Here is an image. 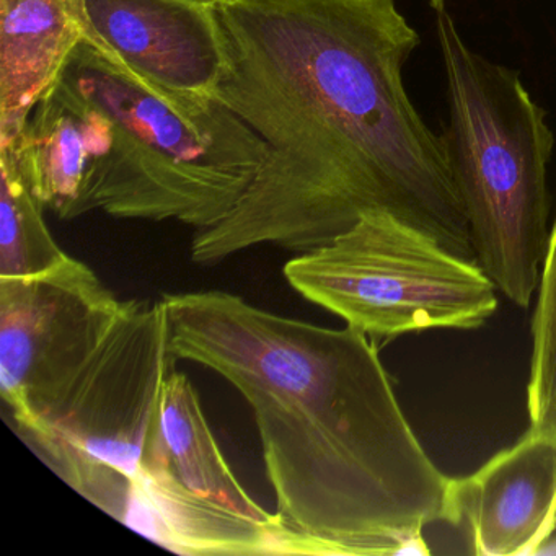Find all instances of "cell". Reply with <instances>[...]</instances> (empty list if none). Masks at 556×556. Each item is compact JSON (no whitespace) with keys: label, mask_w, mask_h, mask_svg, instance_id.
<instances>
[{"label":"cell","mask_w":556,"mask_h":556,"mask_svg":"<svg viewBox=\"0 0 556 556\" xmlns=\"http://www.w3.org/2000/svg\"><path fill=\"white\" fill-rule=\"evenodd\" d=\"M207 2L226 50L216 99L268 154L237 206L197 230L194 263L256 245L312 252L370 210L477 262L444 142L403 84L421 38L395 0Z\"/></svg>","instance_id":"cell-1"},{"label":"cell","mask_w":556,"mask_h":556,"mask_svg":"<svg viewBox=\"0 0 556 556\" xmlns=\"http://www.w3.org/2000/svg\"><path fill=\"white\" fill-rule=\"evenodd\" d=\"M177 359L214 370L255 416L276 514L312 555H429L451 477L419 442L372 338L223 291L165 294Z\"/></svg>","instance_id":"cell-2"},{"label":"cell","mask_w":556,"mask_h":556,"mask_svg":"<svg viewBox=\"0 0 556 556\" xmlns=\"http://www.w3.org/2000/svg\"><path fill=\"white\" fill-rule=\"evenodd\" d=\"M61 79L109 118L112 146L87 214L216 226L242 200L268 149L216 97L165 92L80 41Z\"/></svg>","instance_id":"cell-3"},{"label":"cell","mask_w":556,"mask_h":556,"mask_svg":"<svg viewBox=\"0 0 556 556\" xmlns=\"http://www.w3.org/2000/svg\"><path fill=\"white\" fill-rule=\"evenodd\" d=\"M435 14L448 102L441 138L475 256L497 291L527 308L548 247L555 138L519 74L475 53L445 9Z\"/></svg>","instance_id":"cell-4"},{"label":"cell","mask_w":556,"mask_h":556,"mask_svg":"<svg viewBox=\"0 0 556 556\" xmlns=\"http://www.w3.org/2000/svg\"><path fill=\"white\" fill-rule=\"evenodd\" d=\"M285 278L372 340L475 330L497 311L496 285L477 262L383 210L366 211L327 245L286 263Z\"/></svg>","instance_id":"cell-5"},{"label":"cell","mask_w":556,"mask_h":556,"mask_svg":"<svg viewBox=\"0 0 556 556\" xmlns=\"http://www.w3.org/2000/svg\"><path fill=\"white\" fill-rule=\"evenodd\" d=\"M175 361L164 299L125 301L99 350L50 413L22 431L64 481L119 522Z\"/></svg>","instance_id":"cell-6"},{"label":"cell","mask_w":556,"mask_h":556,"mask_svg":"<svg viewBox=\"0 0 556 556\" xmlns=\"http://www.w3.org/2000/svg\"><path fill=\"white\" fill-rule=\"evenodd\" d=\"M123 304L73 256L40 275L0 278V395L18 431L50 413Z\"/></svg>","instance_id":"cell-7"},{"label":"cell","mask_w":556,"mask_h":556,"mask_svg":"<svg viewBox=\"0 0 556 556\" xmlns=\"http://www.w3.org/2000/svg\"><path fill=\"white\" fill-rule=\"evenodd\" d=\"M84 40L165 92L216 97L226 50L207 0H79Z\"/></svg>","instance_id":"cell-8"},{"label":"cell","mask_w":556,"mask_h":556,"mask_svg":"<svg viewBox=\"0 0 556 556\" xmlns=\"http://www.w3.org/2000/svg\"><path fill=\"white\" fill-rule=\"evenodd\" d=\"M442 520L473 555H539L556 530V435L529 431L467 477L451 478Z\"/></svg>","instance_id":"cell-9"},{"label":"cell","mask_w":556,"mask_h":556,"mask_svg":"<svg viewBox=\"0 0 556 556\" xmlns=\"http://www.w3.org/2000/svg\"><path fill=\"white\" fill-rule=\"evenodd\" d=\"M123 523L180 555H312L285 522L262 523L181 486L157 465L131 481Z\"/></svg>","instance_id":"cell-10"},{"label":"cell","mask_w":556,"mask_h":556,"mask_svg":"<svg viewBox=\"0 0 556 556\" xmlns=\"http://www.w3.org/2000/svg\"><path fill=\"white\" fill-rule=\"evenodd\" d=\"M112 146L109 118L66 80L31 110L21 138L9 149L45 207L60 219L87 214V201Z\"/></svg>","instance_id":"cell-11"},{"label":"cell","mask_w":556,"mask_h":556,"mask_svg":"<svg viewBox=\"0 0 556 556\" xmlns=\"http://www.w3.org/2000/svg\"><path fill=\"white\" fill-rule=\"evenodd\" d=\"M83 40L79 0H0V148L18 141Z\"/></svg>","instance_id":"cell-12"},{"label":"cell","mask_w":556,"mask_h":556,"mask_svg":"<svg viewBox=\"0 0 556 556\" xmlns=\"http://www.w3.org/2000/svg\"><path fill=\"white\" fill-rule=\"evenodd\" d=\"M164 468L191 493L229 507L262 523L281 522L260 506L237 480L201 406L200 395L184 372L172 370L162 389L157 425L142 465Z\"/></svg>","instance_id":"cell-13"},{"label":"cell","mask_w":556,"mask_h":556,"mask_svg":"<svg viewBox=\"0 0 556 556\" xmlns=\"http://www.w3.org/2000/svg\"><path fill=\"white\" fill-rule=\"evenodd\" d=\"M0 278L50 271L70 258L45 223V206L9 149H0Z\"/></svg>","instance_id":"cell-14"},{"label":"cell","mask_w":556,"mask_h":556,"mask_svg":"<svg viewBox=\"0 0 556 556\" xmlns=\"http://www.w3.org/2000/svg\"><path fill=\"white\" fill-rule=\"evenodd\" d=\"M532 356L527 383L529 418L540 412L556 380V223L549 233L532 317Z\"/></svg>","instance_id":"cell-15"},{"label":"cell","mask_w":556,"mask_h":556,"mask_svg":"<svg viewBox=\"0 0 556 556\" xmlns=\"http://www.w3.org/2000/svg\"><path fill=\"white\" fill-rule=\"evenodd\" d=\"M530 419L532 431L545 432V434L556 435V380L553 383L552 392L548 399L543 403L542 408Z\"/></svg>","instance_id":"cell-16"},{"label":"cell","mask_w":556,"mask_h":556,"mask_svg":"<svg viewBox=\"0 0 556 556\" xmlns=\"http://www.w3.org/2000/svg\"><path fill=\"white\" fill-rule=\"evenodd\" d=\"M539 555H556V536L555 540H548L540 549Z\"/></svg>","instance_id":"cell-17"},{"label":"cell","mask_w":556,"mask_h":556,"mask_svg":"<svg viewBox=\"0 0 556 556\" xmlns=\"http://www.w3.org/2000/svg\"><path fill=\"white\" fill-rule=\"evenodd\" d=\"M429 5L434 9L435 12L445 9V0H429Z\"/></svg>","instance_id":"cell-18"}]
</instances>
